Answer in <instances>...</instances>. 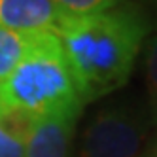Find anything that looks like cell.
Returning a JSON list of instances; mask_svg holds the SVG:
<instances>
[{"instance_id":"8","label":"cell","mask_w":157,"mask_h":157,"mask_svg":"<svg viewBox=\"0 0 157 157\" xmlns=\"http://www.w3.org/2000/svg\"><path fill=\"white\" fill-rule=\"evenodd\" d=\"M146 83L151 102L157 108V34L150 40L146 51Z\"/></svg>"},{"instance_id":"1","label":"cell","mask_w":157,"mask_h":157,"mask_svg":"<svg viewBox=\"0 0 157 157\" xmlns=\"http://www.w3.org/2000/svg\"><path fill=\"white\" fill-rule=\"evenodd\" d=\"M148 30V17L131 6L85 17L66 15L61 21L55 34L63 44L83 104L129 82Z\"/></svg>"},{"instance_id":"2","label":"cell","mask_w":157,"mask_h":157,"mask_svg":"<svg viewBox=\"0 0 157 157\" xmlns=\"http://www.w3.org/2000/svg\"><path fill=\"white\" fill-rule=\"evenodd\" d=\"M0 106L25 112L34 119L82 112L83 102L57 34L27 36L23 57L0 83Z\"/></svg>"},{"instance_id":"6","label":"cell","mask_w":157,"mask_h":157,"mask_svg":"<svg viewBox=\"0 0 157 157\" xmlns=\"http://www.w3.org/2000/svg\"><path fill=\"white\" fill-rule=\"evenodd\" d=\"M27 48V34L0 27V83L13 72Z\"/></svg>"},{"instance_id":"5","label":"cell","mask_w":157,"mask_h":157,"mask_svg":"<svg viewBox=\"0 0 157 157\" xmlns=\"http://www.w3.org/2000/svg\"><path fill=\"white\" fill-rule=\"evenodd\" d=\"M80 117L78 112L36 119L25 144L27 157H70V146Z\"/></svg>"},{"instance_id":"10","label":"cell","mask_w":157,"mask_h":157,"mask_svg":"<svg viewBox=\"0 0 157 157\" xmlns=\"http://www.w3.org/2000/svg\"><path fill=\"white\" fill-rule=\"evenodd\" d=\"M142 157H157V138H155V142L150 146V150L148 151H146Z\"/></svg>"},{"instance_id":"3","label":"cell","mask_w":157,"mask_h":157,"mask_svg":"<svg viewBox=\"0 0 157 157\" xmlns=\"http://www.w3.org/2000/svg\"><path fill=\"white\" fill-rule=\"evenodd\" d=\"M148 127L146 110L125 102L112 104L89 121L76 157H138Z\"/></svg>"},{"instance_id":"9","label":"cell","mask_w":157,"mask_h":157,"mask_svg":"<svg viewBox=\"0 0 157 157\" xmlns=\"http://www.w3.org/2000/svg\"><path fill=\"white\" fill-rule=\"evenodd\" d=\"M0 157H27L25 142L12 134L0 121Z\"/></svg>"},{"instance_id":"4","label":"cell","mask_w":157,"mask_h":157,"mask_svg":"<svg viewBox=\"0 0 157 157\" xmlns=\"http://www.w3.org/2000/svg\"><path fill=\"white\" fill-rule=\"evenodd\" d=\"M64 17L51 0H0V27L17 34H55Z\"/></svg>"},{"instance_id":"7","label":"cell","mask_w":157,"mask_h":157,"mask_svg":"<svg viewBox=\"0 0 157 157\" xmlns=\"http://www.w3.org/2000/svg\"><path fill=\"white\" fill-rule=\"evenodd\" d=\"M64 15L70 17H85L102 13L116 8L117 0H51Z\"/></svg>"}]
</instances>
